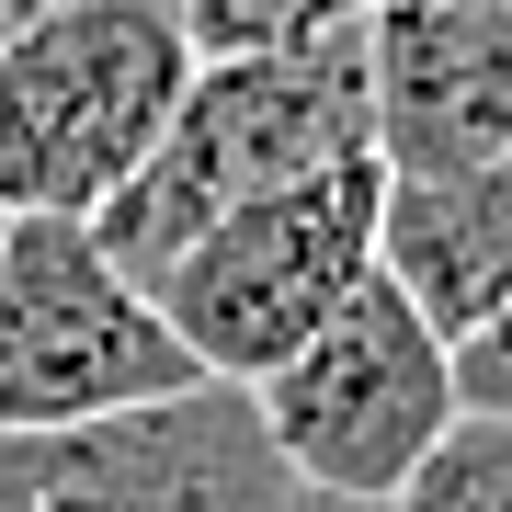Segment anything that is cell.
Here are the masks:
<instances>
[{"label":"cell","mask_w":512,"mask_h":512,"mask_svg":"<svg viewBox=\"0 0 512 512\" xmlns=\"http://www.w3.org/2000/svg\"><path fill=\"white\" fill-rule=\"evenodd\" d=\"M171 12L205 57H251V46H296V35H353L376 0H171Z\"/></svg>","instance_id":"10"},{"label":"cell","mask_w":512,"mask_h":512,"mask_svg":"<svg viewBox=\"0 0 512 512\" xmlns=\"http://www.w3.org/2000/svg\"><path fill=\"white\" fill-rule=\"evenodd\" d=\"M251 410H262V433H274V456H285L296 490L376 501V512L399 501L410 478L433 467V444L467 421V399H456V342H444L387 274L353 296L296 365L262 376Z\"/></svg>","instance_id":"5"},{"label":"cell","mask_w":512,"mask_h":512,"mask_svg":"<svg viewBox=\"0 0 512 512\" xmlns=\"http://www.w3.org/2000/svg\"><path fill=\"white\" fill-rule=\"evenodd\" d=\"M387 512H512V421H456V433L433 444V467L410 478Z\"/></svg>","instance_id":"9"},{"label":"cell","mask_w":512,"mask_h":512,"mask_svg":"<svg viewBox=\"0 0 512 512\" xmlns=\"http://www.w3.org/2000/svg\"><path fill=\"white\" fill-rule=\"evenodd\" d=\"M205 46L171 0H69L0 46V217H80L160 160Z\"/></svg>","instance_id":"2"},{"label":"cell","mask_w":512,"mask_h":512,"mask_svg":"<svg viewBox=\"0 0 512 512\" xmlns=\"http://www.w3.org/2000/svg\"><path fill=\"white\" fill-rule=\"evenodd\" d=\"M456 399H467L478 421H512V296L456 342Z\"/></svg>","instance_id":"11"},{"label":"cell","mask_w":512,"mask_h":512,"mask_svg":"<svg viewBox=\"0 0 512 512\" xmlns=\"http://www.w3.org/2000/svg\"><path fill=\"white\" fill-rule=\"evenodd\" d=\"M194 387V353L80 217H0V433H69Z\"/></svg>","instance_id":"4"},{"label":"cell","mask_w":512,"mask_h":512,"mask_svg":"<svg viewBox=\"0 0 512 512\" xmlns=\"http://www.w3.org/2000/svg\"><path fill=\"white\" fill-rule=\"evenodd\" d=\"M285 512H376V501H330V490H285Z\"/></svg>","instance_id":"13"},{"label":"cell","mask_w":512,"mask_h":512,"mask_svg":"<svg viewBox=\"0 0 512 512\" xmlns=\"http://www.w3.org/2000/svg\"><path fill=\"white\" fill-rule=\"evenodd\" d=\"M376 160V103H365V35H296L251 57H205L160 160L92 217V239L126 274H171L205 228L251 217L274 194H308L330 171Z\"/></svg>","instance_id":"1"},{"label":"cell","mask_w":512,"mask_h":512,"mask_svg":"<svg viewBox=\"0 0 512 512\" xmlns=\"http://www.w3.org/2000/svg\"><path fill=\"white\" fill-rule=\"evenodd\" d=\"M251 387H194L69 433H0V512H285Z\"/></svg>","instance_id":"6"},{"label":"cell","mask_w":512,"mask_h":512,"mask_svg":"<svg viewBox=\"0 0 512 512\" xmlns=\"http://www.w3.org/2000/svg\"><path fill=\"white\" fill-rule=\"evenodd\" d=\"M387 274V171H330L308 194H274L251 217L205 228L171 274H148V308L194 353L205 387H262L319 342Z\"/></svg>","instance_id":"3"},{"label":"cell","mask_w":512,"mask_h":512,"mask_svg":"<svg viewBox=\"0 0 512 512\" xmlns=\"http://www.w3.org/2000/svg\"><path fill=\"white\" fill-rule=\"evenodd\" d=\"M46 12H69V0H0V46H12L23 23H46Z\"/></svg>","instance_id":"12"},{"label":"cell","mask_w":512,"mask_h":512,"mask_svg":"<svg viewBox=\"0 0 512 512\" xmlns=\"http://www.w3.org/2000/svg\"><path fill=\"white\" fill-rule=\"evenodd\" d=\"M353 35L387 183H467L512 148V0H376Z\"/></svg>","instance_id":"7"},{"label":"cell","mask_w":512,"mask_h":512,"mask_svg":"<svg viewBox=\"0 0 512 512\" xmlns=\"http://www.w3.org/2000/svg\"><path fill=\"white\" fill-rule=\"evenodd\" d=\"M387 285L444 342H467L512 296V148L467 183H387Z\"/></svg>","instance_id":"8"}]
</instances>
